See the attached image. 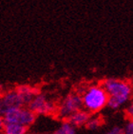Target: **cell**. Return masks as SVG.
Instances as JSON below:
<instances>
[{
	"instance_id": "1",
	"label": "cell",
	"mask_w": 133,
	"mask_h": 134,
	"mask_svg": "<svg viewBox=\"0 0 133 134\" xmlns=\"http://www.w3.org/2000/svg\"><path fill=\"white\" fill-rule=\"evenodd\" d=\"M103 87L108 94L107 107L117 110L128 103L133 96V87L128 81L119 78H108L103 83Z\"/></svg>"
},
{
	"instance_id": "2",
	"label": "cell",
	"mask_w": 133,
	"mask_h": 134,
	"mask_svg": "<svg viewBox=\"0 0 133 134\" xmlns=\"http://www.w3.org/2000/svg\"><path fill=\"white\" fill-rule=\"evenodd\" d=\"M83 108L91 113H97L107 107L108 94L103 85H90L80 93Z\"/></svg>"
},
{
	"instance_id": "3",
	"label": "cell",
	"mask_w": 133,
	"mask_h": 134,
	"mask_svg": "<svg viewBox=\"0 0 133 134\" xmlns=\"http://www.w3.org/2000/svg\"><path fill=\"white\" fill-rule=\"evenodd\" d=\"M83 108L82 96L79 92H71L68 94L63 100L60 102L56 108L58 118L62 120H68L72 113Z\"/></svg>"
},
{
	"instance_id": "4",
	"label": "cell",
	"mask_w": 133,
	"mask_h": 134,
	"mask_svg": "<svg viewBox=\"0 0 133 134\" xmlns=\"http://www.w3.org/2000/svg\"><path fill=\"white\" fill-rule=\"evenodd\" d=\"M3 118L5 123L19 124L30 127L36 121V114L32 112L29 108L21 107V108H13L12 110L8 111L7 113L3 115Z\"/></svg>"
},
{
	"instance_id": "5",
	"label": "cell",
	"mask_w": 133,
	"mask_h": 134,
	"mask_svg": "<svg viewBox=\"0 0 133 134\" xmlns=\"http://www.w3.org/2000/svg\"><path fill=\"white\" fill-rule=\"evenodd\" d=\"M28 108L36 115H51L56 112L57 106L46 94L39 92L28 105Z\"/></svg>"
},
{
	"instance_id": "6",
	"label": "cell",
	"mask_w": 133,
	"mask_h": 134,
	"mask_svg": "<svg viewBox=\"0 0 133 134\" xmlns=\"http://www.w3.org/2000/svg\"><path fill=\"white\" fill-rule=\"evenodd\" d=\"M24 107L23 102L15 90L0 93V115H4L13 108Z\"/></svg>"
},
{
	"instance_id": "7",
	"label": "cell",
	"mask_w": 133,
	"mask_h": 134,
	"mask_svg": "<svg viewBox=\"0 0 133 134\" xmlns=\"http://www.w3.org/2000/svg\"><path fill=\"white\" fill-rule=\"evenodd\" d=\"M15 90L20 96L24 106H28L29 104L32 101V99L34 98V96L37 95L40 92L37 88L32 87L31 85H27V84L17 86L15 88Z\"/></svg>"
},
{
	"instance_id": "8",
	"label": "cell",
	"mask_w": 133,
	"mask_h": 134,
	"mask_svg": "<svg viewBox=\"0 0 133 134\" xmlns=\"http://www.w3.org/2000/svg\"><path fill=\"white\" fill-rule=\"evenodd\" d=\"M90 118V113L88 111H87L84 108H81L79 110L75 111L74 113H72L70 116L68 118V121L71 125L75 126V127H81V126H85L87 122L88 121V119Z\"/></svg>"
},
{
	"instance_id": "9",
	"label": "cell",
	"mask_w": 133,
	"mask_h": 134,
	"mask_svg": "<svg viewBox=\"0 0 133 134\" xmlns=\"http://www.w3.org/2000/svg\"><path fill=\"white\" fill-rule=\"evenodd\" d=\"M29 127L19 124H13V123H5L3 134H27Z\"/></svg>"
},
{
	"instance_id": "10",
	"label": "cell",
	"mask_w": 133,
	"mask_h": 134,
	"mask_svg": "<svg viewBox=\"0 0 133 134\" xmlns=\"http://www.w3.org/2000/svg\"><path fill=\"white\" fill-rule=\"evenodd\" d=\"M76 127L68 120H64L56 129L53 134H76Z\"/></svg>"
},
{
	"instance_id": "11",
	"label": "cell",
	"mask_w": 133,
	"mask_h": 134,
	"mask_svg": "<svg viewBox=\"0 0 133 134\" xmlns=\"http://www.w3.org/2000/svg\"><path fill=\"white\" fill-rule=\"evenodd\" d=\"M101 126H102V120H101L100 117L90 116V118L88 119V121L87 122V124L85 126L90 131H94V130H97Z\"/></svg>"
},
{
	"instance_id": "12",
	"label": "cell",
	"mask_w": 133,
	"mask_h": 134,
	"mask_svg": "<svg viewBox=\"0 0 133 134\" xmlns=\"http://www.w3.org/2000/svg\"><path fill=\"white\" fill-rule=\"evenodd\" d=\"M124 134H133V119H129L123 127Z\"/></svg>"
},
{
	"instance_id": "13",
	"label": "cell",
	"mask_w": 133,
	"mask_h": 134,
	"mask_svg": "<svg viewBox=\"0 0 133 134\" xmlns=\"http://www.w3.org/2000/svg\"><path fill=\"white\" fill-rule=\"evenodd\" d=\"M102 134H124L123 127L115 126H113L112 129H110L109 130L104 132V133H102Z\"/></svg>"
},
{
	"instance_id": "14",
	"label": "cell",
	"mask_w": 133,
	"mask_h": 134,
	"mask_svg": "<svg viewBox=\"0 0 133 134\" xmlns=\"http://www.w3.org/2000/svg\"><path fill=\"white\" fill-rule=\"evenodd\" d=\"M125 115L129 119H133V101H131L125 108Z\"/></svg>"
},
{
	"instance_id": "15",
	"label": "cell",
	"mask_w": 133,
	"mask_h": 134,
	"mask_svg": "<svg viewBox=\"0 0 133 134\" xmlns=\"http://www.w3.org/2000/svg\"><path fill=\"white\" fill-rule=\"evenodd\" d=\"M4 126H5V121H4L3 115H0V133H2V132H3Z\"/></svg>"
},
{
	"instance_id": "16",
	"label": "cell",
	"mask_w": 133,
	"mask_h": 134,
	"mask_svg": "<svg viewBox=\"0 0 133 134\" xmlns=\"http://www.w3.org/2000/svg\"><path fill=\"white\" fill-rule=\"evenodd\" d=\"M2 88H3V87H2V85H0V93L2 92Z\"/></svg>"
},
{
	"instance_id": "17",
	"label": "cell",
	"mask_w": 133,
	"mask_h": 134,
	"mask_svg": "<svg viewBox=\"0 0 133 134\" xmlns=\"http://www.w3.org/2000/svg\"><path fill=\"white\" fill-rule=\"evenodd\" d=\"M130 83H131V86L133 87V80H132V82H130Z\"/></svg>"
},
{
	"instance_id": "18",
	"label": "cell",
	"mask_w": 133,
	"mask_h": 134,
	"mask_svg": "<svg viewBox=\"0 0 133 134\" xmlns=\"http://www.w3.org/2000/svg\"><path fill=\"white\" fill-rule=\"evenodd\" d=\"M0 134H2V133H0Z\"/></svg>"
},
{
	"instance_id": "19",
	"label": "cell",
	"mask_w": 133,
	"mask_h": 134,
	"mask_svg": "<svg viewBox=\"0 0 133 134\" xmlns=\"http://www.w3.org/2000/svg\"><path fill=\"white\" fill-rule=\"evenodd\" d=\"M27 134H29V133H27Z\"/></svg>"
}]
</instances>
